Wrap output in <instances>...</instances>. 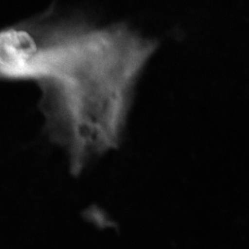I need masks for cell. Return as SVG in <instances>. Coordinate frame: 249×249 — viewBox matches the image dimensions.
I'll return each mask as SVG.
<instances>
[{
    "instance_id": "1",
    "label": "cell",
    "mask_w": 249,
    "mask_h": 249,
    "mask_svg": "<svg viewBox=\"0 0 249 249\" xmlns=\"http://www.w3.org/2000/svg\"><path fill=\"white\" fill-rule=\"evenodd\" d=\"M38 51L34 37L27 31L9 29L0 32V65L4 67H23Z\"/></svg>"
}]
</instances>
